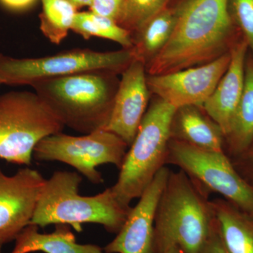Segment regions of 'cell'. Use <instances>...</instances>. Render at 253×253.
<instances>
[{"mask_svg": "<svg viewBox=\"0 0 253 253\" xmlns=\"http://www.w3.org/2000/svg\"><path fill=\"white\" fill-rule=\"evenodd\" d=\"M35 1L36 0H0L5 6L14 10L26 9Z\"/></svg>", "mask_w": 253, "mask_h": 253, "instance_id": "27", "label": "cell"}, {"mask_svg": "<svg viewBox=\"0 0 253 253\" xmlns=\"http://www.w3.org/2000/svg\"><path fill=\"white\" fill-rule=\"evenodd\" d=\"M46 179L34 169L7 176L0 168V246L15 241L32 218Z\"/></svg>", "mask_w": 253, "mask_h": 253, "instance_id": "11", "label": "cell"}, {"mask_svg": "<svg viewBox=\"0 0 253 253\" xmlns=\"http://www.w3.org/2000/svg\"><path fill=\"white\" fill-rule=\"evenodd\" d=\"M249 51V45L242 37L231 47L227 70L202 106L205 112L221 128L224 138L230 130L244 91L245 64Z\"/></svg>", "mask_w": 253, "mask_h": 253, "instance_id": "14", "label": "cell"}, {"mask_svg": "<svg viewBox=\"0 0 253 253\" xmlns=\"http://www.w3.org/2000/svg\"><path fill=\"white\" fill-rule=\"evenodd\" d=\"M253 141V55L249 51L245 64L242 96L230 130L224 138V152L234 158L244 152Z\"/></svg>", "mask_w": 253, "mask_h": 253, "instance_id": "18", "label": "cell"}, {"mask_svg": "<svg viewBox=\"0 0 253 253\" xmlns=\"http://www.w3.org/2000/svg\"><path fill=\"white\" fill-rule=\"evenodd\" d=\"M128 145L121 137L104 129L83 136L62 132L52 134L40 141L33 158L39 161H59L66 163L94 184L104 183L98 166L113 164L121 169Z\"/></svg>", "mask_w": 253, "mask_h": 253, "instance_id": "8", "label": "cell"}, {"mask_svg": "<svg viewBox=\"0 0 253 253\" xmlns=\"http://www.w3.org/2000/svg\"><path fill=\"white\" fill-rule=\"evenodd\" d=\"M229 11L253 55V0H229Z\"/></svg>", "mask_w": 253, "mask_h": 253, "instance_id": "23", "label": "cell"}, {"mask_svg": "<svg viewBox=\"0 0 253 253\" xmlns=\"http://www.w3.org/2000/svg\"><path fill=\"white\" fill-rule=\"evenodd\" d=\"M168 44L146 66L149 76L176 72L214 61L242 38L231 19L229 0H181Z\"/></svg>", "mask_w": 253, "mask_h": 253, "instance_id": "1", "label": "cell"}, {"mask_svg": "<svg viewBox=\"0 0 253 253\" xmlns=\"http://www.w3.org/2000/svg\"><path fill=\"white\" fill-rule=\"evenodd\" d=\"M169 0H125L117 23L131 35L167 8Z\"/></svg>", "mask_w": 253, "mask_h": 253, "instance_id": "22", "label": "cell"}, {"mask_svg": "<svg viewBox=\"0 0 253 253\" xmlns=\"http://www.w3.org/2000/svg\"><path fill=\"white\" fill-rule=\"evenodd\" d=\"M201 253H231L229 250L226 249L221 238L216 217H214L209 238Z\"/></svg>", "mask_w": 253, "mask_h": 253, "instance_id": "26", "label": "cell"}, {"mask_svg": "<svg viewBox=\"0 0 253 253\" xmlns=\"http://www.w3.org/2000/svg\"><path fill=\"white\" fill-rule=\"evenodd\" d=\"M209 196L184 171L170 170L156 211V253L174 246L181 253H201L215 217Z\"/></svg>", "mask_w": 253, "mask_h": 253, "instance_id": "2", "label": "cell"}, {"mask_svg": "<svg viewBox=\"0 0 253 253\" xmlns=\"http://www.w3.org/2000/svg\"><path fill=\"white\" fill-rule=\"evenodd\" d=\"M72 31L84 40L98 37L118 43L123 49L133 47L131 33L121 27L117 21L92 11L78 12L73 22Z\"/></svg>", "mask_w": 253, "mask_h": 253, "instance_id": "20", "label": "cell"}, {"mask_svg": "<svg viewBox=\"0 0 253 253\" xmlns=\"http://www.w3.org/2000/svg\"><path fill=\"white\" fill-rule=\"evenodd\" d=\"M231 161L237 172L253 188V141L244 152Z\"/></svg>", "mask_w": 253, "mask_h": 253, "instance_id": "24", "label": "cell"}, {"mask_svg": "<svg viewBox=\"0 0 253 253\" xmlns=\"http://www.w3.org/2000/svg\"><path fill=\"white\" fill-rule=\"evenodd\" d=\"M42 11L40 15L41 31L51 43L59 44L72 31L78 12L68 0H41Z\"/></svg>", "mask_w": 253, "mask_h": 253, "instance_id": "21", "label": "cell"}, {"mask_svg": "<svg viewBox=\"0 0 253 253\" xmlns=\"http://www.w3.org/2000/svg\"><path fill=\"white\" fill-rule=\"evenodd\" d=\"M63 127L36 92L10 91L0 96L1 159L30 166L38 143Z\"/></svg>", "mask_w": 253, "mask_h": 253, "instance_id": "6", "label": "cell"}, {"mask_svg": "<svg viewBox=\"0 0 253 253\" xmlns=\"http://www.w3.org/2000/svg\"><path fill=\"white\" fill-rule=\"evenodd\" d=\"M39 226L29 224L15 240L11 253H106L94 244H80L68 224H56L50 234H42Z\"/></svg>", "mask_w": 253, "mask_h": 253, "instance_id": "16", "label": "cell"}, {"mask_svg": "<svg viewBox=\"0 0 253 253\" xmlns=\"http://www.w3.org/2000/svg\"><path fill=\"white\" fill-rule=\"evenodd\" d=\"M166 165L179 168L210 194H220L236 207L253 214V188L237 172L225 152L205 151L170 139Z\"/></svg>", "mask_w": 253, "mask_h": 253, "instance_id": "9", "label": "cell"}, {"mask_svg": "<svg viewBox=\"0 0 253 253\" xmlns=\"http://www.w3.org/2000/svg\"><path fill=\"white\" fill-rule=\"evenodd\" d=\"M163 253H181L179 250L178 249L177 247L174 246V247L170 248V249H168L167 251H165Z\"/></svg>", "mask_w": 253, "mask_h": 253, "instance_id": "29", "label": "cell"}, {"mask_svg": "<svg viewBox=\"0 0 253 253\" xmlns=\"http://www.w3.org/2000/svg\"><path fill=\"white\" fill-rule=\"evenodd\" d=\"M176 108L156 97L149 105L135 138L126 151L111 189L126 206L140 198L160 169L166 166L170 129Z\"/></svg>", "mask_w": 253, "mask_h": 253, "instance_id": "5", "label": "cell"}, {"mask_svg": "<svg viewBox=\"0 0 253 253\" xmlns=\"http://www.w3.org/2000/svg\"><path fill=\"white\" fill-rule=\"evenodd\" d=\"M121 75L111 116L104 129L121 137L129 147L149 107L151 93L142 61L134 59Z\"/></svg>", "mask_w": 253, "mask_h": 253, "instance_id": "13", "label": "cell"}, {"mask_svg": "<svg viewBox=\"0 0 253 253\" xmlns=\"http://www.w3.org/2000/svg\"><path fill=\"white\" fill-rule=\"evenodd\" d=\"M170 169L161 168L139 198L117 236L104 250L106 253H156L155 219Z\"/></svg>", "mask_w": 253, "mask_h": 253, "instance_id": "12", "label": "cell"}, {"mask_svg": "<svg viewBox=\"0 0 253 253\" xmlns=\"http://www.w3.org/2000/svg\"><path fill=\"white\" fill-rule=\"evenodd\" d=\"M1 246H0V253H1Z\"/></svg>", "mask_w": 253, "mask_h": 253, "instance_id": "30", "label": "cell"}, {"mask_svg": "<svg viewBox=\"0 0 253 253\" xmlns=\"http://www.w3.org/2000/svg\"><path fill=\"white\" fill-rule=\"evenodd\" d=\"M68 1L74 5L77 9L83 6H90L92 0H68Z\"/></svg>", "mask_w": 253, "mask_h": 253, "instance_id": "28", "label": "cell"}, {"mask_svg": "<svg viewBox=\"0 0 253 253\" xmlns=\"http://www.w3.org/2000/svg\"><path fill=\"white\" fill-rule=\"evenodd\" d=\"M230 51L211 62L166 74L149 76L151 94L174 107L203 106L212 94L229 63Z\"/></svg>", "mask_w": 253, "mask_h": 253, "instance_id": "10", "label": "cell"}, {"mask_svg": "<svg viewBox=\"0 0 253 253\" xmlns=\"http://www.w3.org/2000/svg\"><path fill=\"white\" fill-rule=\"evenodd\" d=\"M111 71H90L42 80L35 92L63 126L83 134L104 129L109 122L120 80Z\"/></svg>", "mask_w": 253, "mask_h": 253, "instance_id": "3", "label": "cell"}, {"mask_svg": "<svg viewBox=\"0 0 253 253\" xmlns=\"http://www.w3.org/2000/svg\"><path fill=\"white\" fill-rule=\"evenodd\" d=\"M211 203L226 249L231 253H253V214L223 198Z\"/></svg>", "mask_w": 253, "mask_h": 253, "instance_id": "17", "label": "cell"}, {"mask_svg": "<svg viewBox=\"0 0 253 253\" xmlns=\"http://www.w3.org/2000/svg\"><path fill=\"white\" fill-rule=\"evenodd\" d=\"M176 25L174 9L166 8L131 35L135 59L146 66L168 44Z\"/></svg>", "mask_w": 253, "mask_h": 253, "instance_id": "19", "label": "cell"}, {"mask_svg": "<svg viewBox=\"0 0 253 253\" xmlns=\"http://www.w3.org/2000/svg\"><path fill=\"white\" fill-rule=\"evenodd\" d=\"M170 139L205 151L224 152V133L202 106L176 109L171 124Z\"/></svg>", "mask_w": 253, "mask_h": 253, "instance_id": "15", "label": "cell"}, {"mask_svg": "<svg viewBox=\"0 0 253 253\" xmlns=\"http://www.w3.org/2000/svg\"><path fill=\"white\" fill-rule=\"evenodd\" d=\"M135 59L131 49L101 52L75 49L40 58L16 59L0 53V81L9 85H30L37 81L90 71L122 73Z\"/></svg>", "mask_w": 253, "mask_h": 253, "instance_id": "7", "label": "cell"}, {"mask_svg": "<svg viewBox=\"0 0 253 253\" xmlns=\"http://www.w3.org/2000/svg\"><path fill=\"white\" fill-rule=\"evenodd\" d=\"M0 84H1V82L0 81Z\"/></svg>", "mask_w": 253, "mask_h": 253, "instance_id": "31", "label": "cell"}, {"mask_svg": "<svg viewBox=\"0 0 253 253\" xmlns=\"http://www.w3.org/2000/svg\"><path fill=\"white\" fill-rule=\"evenodd\" d=\"M82 176L76 172L57 171L46 179L31 224L44 228L51 224H68L78 232L83 223L102 225L117 234L130 212V206L123 204L108 188L99 194H79Z\"/></svg>", "mask_w": 253, "mask_h": 253, "instance_id": "4", "label": "cell"}, {"mask_svg": "<svg viewBox=\"0 0 253 253\" xmlns=\"http://www.w3.org/2000/svg\"><path fill=\"white\" fill-rule=\"evenodd\" d=\"M124 2L125 0H92L89 9L95 14L117 21Z\"/></svg>", "mask_w": 253, "mask_h": 253, "instance_id": "25", "label": "cell"}]
</instances>
